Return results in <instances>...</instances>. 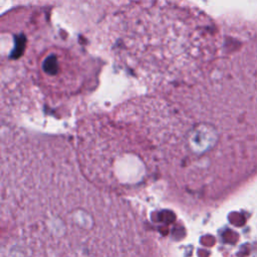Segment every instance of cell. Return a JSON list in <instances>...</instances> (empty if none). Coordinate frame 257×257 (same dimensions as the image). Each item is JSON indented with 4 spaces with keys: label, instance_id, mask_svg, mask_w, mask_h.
<instances>
[{
    "label": "cell",
    "instance_id": "6da1fadb",
    "mask_svg": "<svg viewBox=\"0 0 257 257\" xmlns=\"http://www.w3.org/2000/svg\"><path fill=\"white\" fill-rule=\"evenodd\" d=\"M0 257H163L156 236L120 195L73 163L43 154L5 156Z\"/></svg>",
    "mask_w": 257,
    "mask_h": 257
}]
</instances>
